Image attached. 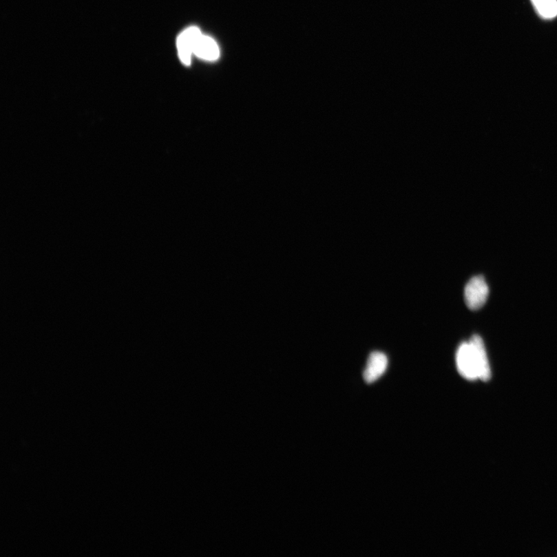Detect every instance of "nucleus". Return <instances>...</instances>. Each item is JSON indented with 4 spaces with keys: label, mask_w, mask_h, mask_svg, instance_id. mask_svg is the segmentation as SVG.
Here are the masks:
<instances>
[{
    "label": "nucleus",
    "mask_w": 557,
    "mask_h": 557,
    "mask_svg": "<svg viewBox=\"0 0 557 557\" xmlns=\"http://www.w3.org/2000/svg\"><path fill=\"white\" fill-rule=\"evenodd\" d=\"M388 366V359L383 353L375 352L369 355L363 378L370 384L383 375Z\"/></svg>",
    "instance_id": "20e7f679"
},
{
    "label": "nucleus",
    "mask_w": 557,
    "mask_h": 557,
    "mask_svg": "<svg viewBox=\"0 0 557 557\" xmlns=\"http://www.w3.org/2000/svg\"><path fill=\"white\" fill-rule=\"evenodd\" d=\"M536 12L545 20L557 17V0H531Z\"/></svg>",
    "instance_id": "423d86ee"
},
{
    "label": "nucleus",
    "mask_w": 557,
    "mask_h": 557,
    "mask_svg": "<svg viewBox=\"0 0 557 557\" xmlns=\"http://www.w3.org/2000/svg\"><path fill=\"white\" fill-rule=\"evenodd\" d=\"M456 365L463 378L470 381L490 380V361L480 336L474 335L469 341L461 344L456 354Z\"/></svg>",
    "instance_id": "f257e3e1"
},
{
    "label": "nucleus",
    "mask_w": 557,
    "mask_h": 557,
    "mask_svg": "<svg viewBox=\"0 0 557 557\" xmlns=\"http://www.w3.org/2000/svg\"><path fill=\"white\" fill-rule=\"evenodd\" d=\"M202 33L197 27H191L181 33L178 37L177 47L179 58L185 65H189L193 49Z\"/></svg>",
    "instance_id": "7ed1b4c3"
},
{
    "label": "nucleus",
    "mask_w": 557,
    "mask_h": 557,
    "mask_svg": "<svg viewBox=\"0 0 557 557\" xmlns=\"http://www.w3.org/2000/svg\"><path fill=\"white\" fill-rule=\"evenodd\" d=\"M490 288L483 277L476 276L468 281L465 289V300L472 311L483 308L487 302Z\"/></svg>",
    "instance_id": "f03ea898"
},
{
    "label": "nucleus",
    "mask_w": 557,
    "mask_h": 557,
    "mask_svg": "<svg viewBox=\"0 0 557 557\" xmlns=\"http://www.w3.org/2000/svg\"><path fill=\"white\" fill-rule=\"evenodd\" d=\"M193 54L206 61H216L219 58L220 51L211 37L202 34L193 49Z\"/></svg>",
    "instance_id": "39448f33"
}]
</instances>
